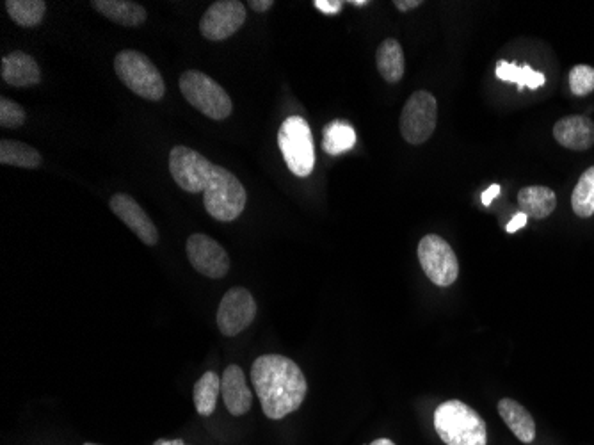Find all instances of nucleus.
<instances>
[{"instance_id": "f257e3e1", "label": "nucleus", "mask_w": 594, "mask_h": 445, "mask_svg": "<svg viewBox=\"0 0 594 445\" xmlns=\"http://www.w3.org/2000/svg\"><path fill=\"white\" fill-rule=\"evenodd\" d=\"M251 380L265 417L273 421L297 412L308 392L301 367L287 356H258L251 365Z\"/></svg>"}, {"instance_id": "f03ea898", "label": "nucleus", "mask_w": 594, "mask_h": 445, "mask_svg": "<svg viewBox=\"0 0 594 445\" xmlns=\"http://www.w3.org/2000/svg\"><path fill=\"white\" fill-rule=\"evenodd\" d=\"M434 429L447 445H486V422L472 406L445 401L434 412Z\"/></svg>"}, {"instance_id": "7ed1b4c3", "label": "nucleus", "mask_w": 594, "mask_h": 445, "mask_svg": "<svg viewBox=\"0 0 594 445\" xmlns=\"http://www.w3.org/2000/svg\"><path fill=\"white\" fill-rule=\"evenodd\" d=\"M114 70L118 79L141 98L159 102L166 93L159 68L137 50H123L114 57Z\"/></svg>"}, {"instance_id": "20e7f679", "label": "nucleus", "mask_w": 594, "mask_h": 445, "mask_svg": "<svg viewBox=\"0 0 594 445\" xmlns=\"http://www.w3.org/2000/svg\"><path fill=\"white\" fill-rule=\"evenodd\" d=\"M246 189L241 180L223 166H214L209 186L203 191L205 209L217 221H233L246 209Z\"/></svg>"}, {"instance_id": "39448f33", "label": "nucleus", "mask_w": 594, "mask_h": 445, "mask_svg": "<svg viewBox=\"0 0 594 445\" xmlns=\"http://www.w3.org/2000/svg\"><path fill=\"white\" fill-rule=\"evenodd\" d=\"M278 145L289 170L296 177H310L315 168L314 138L301 116H290L278 130Z\"/></svg>"}, {"instance_id": "423d86ee", "label": "nucleus", "mask_w": 594, "mask_h": 445, "mask_svg": "<svg viewBox=\"0 0 594 445\" xmlns=\"http://www.w3.org/2000/svg\"><path fill=\"white\" fill-rule=\"evenodd\" d=\"M185 100L210 120H225L233 111L232 98L212 77L198 70H187L180 77Z\"/></svg>"}, {"instance_id": "0eeeda50", "label": "nucleus", "mask_w": 594, "mask_h": 445, "mask_svg": "<svg viewBox=\"0 0 594 445\" xmlns=\"http://www.w3.org/2000/svg\"><path fill=\"white\" fill-rule=\"evenodd\" d=\"M438 122V102L429 91H415L401 113V134L410 145H424Z\"/></svg>"}, {"instance_id": "6e6552de", "label": "nucleus", "mask_w": 594, "mask_h": 445, "mask_svg": "<svg viewBox=\"0 0 594 445\" xmlns=\"http://www.w3.org/2000/svg\"><path fill=\"white\" fill-rule=\"evenodd\" d=\"M418 262L427 278L438 287H450L458 280L459 262L450 244L440 235H426L418 244Z\"/></svg>"}, {"instance_id": "1a4fd4ad", "label": "nucleus", "mask_w": 594, "mask_h": 445, "mask_svg": "<svg viewBox=\"0 0 594 445\" xmlns=\"http://www.w3.org/2000/svg\"><path fill=\"white\" fill-rule=\"evenodd\" d=\"M214 166L216 164H212L207 157L189 146H175L169 154L171 177L178 187L191 195L207 189Z\"/></svg>"}, {"instance_id": "9d476101", "label": "nucleus", "mask_w": 594, "mask_h": 445, "mask_svg": "<svg viewBox=\"0 0 594 445\" xmlns=\"http://www.w3.org/2000/svg\"><path fill=\"white\" fill-rule=\"evenodd\" d=\"M257 317V303L253 294L244 287H233L226 292L217 308V326L225 337L244 332Z\"/></svg>"}, {"instance_id": "9b49d317", "label": "nucleus", "mask_w": 594, "mask_h": 445, "mask_svg": "<svg viewBox=\"0 0 594 445\" xmlns=\"http://www.w3.org/2000/svg\"><path fill=\"white\" fill-rule=\"evenodd\" d=\"M187 259L191 266L203 276L223 278L230 271V257L225 248L209 235L193 234L187 243Z\"/></svg>"}, {"instance_id": "f8f14e48", "label": "nucleus", "mask_w": 594, "mask_h": 445, "mask_svg": "<svg viewBox=\"0 0 594 445\" xmlns=\"http://www.w3.org/2000/svg\"><path fill=\"white\" fill-rule=\"evenodd\" d=\"M246 22V8L239 0H217L201 18L200 31L207 40L223 41Z\"/></svg>"}, {"instance_id": "ddd939ff", "label": "nucleus", "mask_w": 594, "mask_h": 445, "mask_svg": "<svg viewBox=\"0 0 594 445\" xmlns=\"http://www.w3.org/2000/svg\"><path fill=\"white\" fill-rule=\"evenodd\" d=\"M109 207L146 246H155L159 243V230L155 227V223L132 196L123 195V193L114 195L109 202Z\"/></svg>"}, {"instance_id": "4468645a", "label": "nucleus", "mask_w": 594, "mask_h": 445, "mask_svg": "<svg viewBox=\"0 0 594 445\" xmlns=\"http://www.w3.org/2000/svg\"><path fill=\"white\" fill-rule=\"evenodd\" d=\"M2 81L13 88H31L41 82L40 65L36 59L22 50H15L6 57H2L0 65Z\"/></svg>"}, {"instance_id": "2eb2a0df", "label": "nucleus", "mask_w": 594, "mask_h": 445, "mask_svg": "<svg viewBox=\"0 0 594 445\" xmlns=\"http://www.w3.org/2000/svg\"><path fill=\"white\" fill-rule=\"evenodd\" d=\"M221 394H223L226 410L232 413L233 417H241L251 410L253 394L239 365L232 364L226 367L225 374L221 378Z\"/></svg>"}, {"instance_id": "dca6fc26", "label": "nucleus", "mask_w": 594, "mask_h": 445, "mask_svg": "<svg viewBox=\"0 0 594 445\" xmlns=\"http://www.w3.org/2000/svg\"><path fill=\"white\" fill-rule=\"evenodd\" d=\"M554 138L570 150H587L594 145V122L587 116H566L555 123Z\"/></svg>"}, {"instance_id": "f3484780", "label": "nucleus", "mask_w": 594, "mask_h": 445, "mask_svg": "<svg viewBox=\"0 0 594 445\" xmlns=\"http://www.w3.org/2000/svg\"><path fill=\"white\" fill-rule=\"evenodd\" d=\"M91 6L97 9L100 15L123 27H139L145 24L148 18L146 9L130 0H93Z\"/></svg>"}, {"instance_id": "a211bd4d", "label": "nucleus", "mask_w": 594, "mask_h": 445, "mask_svg": "<svg viewBox=\"0 0 594 445\" xmlns=\"http://www.w3.org/2000/svg\"><path fill=\"white\" fill-rule=\"evenodd\" d=\"M498 413L511 429L514 437L518 438L523 444H532L536 438V422L532 419L529 410L520 405L514 399H502L498 403Z\"/></svg>"}, {"instance_id": "6ab92c4d", "label": "nucleus", "mask_w": 594, "mask_h": 445, "mask_svg": "<svg viewBox=\"0 0 594 445\" xmlns=\"http://www.w3.org/2000/svg\"><path fill=\"white\" fill-rule=\"evenodd\" d=\"M518 203L527 218L546 219L555 211L557 198L550 187L529 186L518 193Z\"/></svg>"}, {"instance_id": "aec40b11", "label": "nucleus", "mask_w": 594, "mask_h": 445, "mask_svg": "<svg viewBox=\"0 0 594 445\" xmlns=\"http://www.w3.org/2000/svg\"><path fill=\"white\" fill-rule=\"evenodd\" d=\"M376 65L381 77L390 84L401 82L406 72V59H404V50L401 43L388 38L379 45L378 54H376Z\"/></svg>"}, {"instance_id": "412c9836", "label": "nucleus", "mask_w": 594, "mask_h": 445, "mask_svg": "<svg viewBox=\"0 0 594 445\" xmlns=\"http://www.w3.org/2000/svg\"><path fill=\"white\" fill-rule=\"evenodd\" d=\"M0 164L18 166L25 170H36L41 166V154L31 145H25L15 139L0 141Z\"/></svg>"}, {"instance_id": "4be33fe9", "label": "nucleus", "mask_w": 594, "mask_h": 445, "mask_svg": "<svg viewBox=\"0 0 594 445\" xmlns=\"http://www.w3.org/2000/svg\"><path fill=\"white\" fill-rule=\"evenodd\" d=\"M322 134V148L328 155L344 154L356 145V132L344 120H335L326 125Z\"/></svg>"}, {"instance_id": "5701e85b", "label": "nucleus", "mask_w": 594, "mask_h": 445, "mask_svg": "<svg viewBox=\"0 0 594 445\" xmlns=\"http://www.w3.org/2000/svg\"><path fill=\"white\" fill-rule=\"evenodd\" d=\"M221 394V378L216 373L203 374L194 385V406L201 417H210L216 412L217 397Z\"/></svg>"}, {"instance_id": "b1692460", "label": "nucleus", "mask_w": 594, "mask_h": 445, "mask_svg": "<svg viewBox=\"0 0 594 445\" xmlns=\"http://www.w3.org/2000/svg\"><path fill=\"white\" fill-rule=\"evenodd\" d=\"M497 77L500 81L514 82L518 84V89L523 88L538 89L545 84V75L541 72L532 70L530 66L513 65L507 61H500L497 66Z\"/></svg>"}, {"instance_id": "393cba45", "label": "nucleus", "mask_w": 594, "mask_h": 445, "mask_svg": "<svg viewBox=\"0 0 594 445\" xmlns=\"http://www.w3.org/2000/svg\"><path fill=\"white\" fill-rule=\"evenodd\" d=\"M6 9H8L11 20L20 27H36L45 17L47 2H43V0H8Z\"/></svg>"}, {"instance_id": "a878e982", "label": "nucleus", "mask_w": 594, "mask_h": 445, "mask_svg": "<svg viewBox=\"0 0 594 445\" xmlns=\"http://www.w3.org/2000/svg\"><path fill=\"white\" fill-rule=\"evenodd\" d=\"M571 207L578 218L594 216V166L587 168L578 178L577 186L571 195Z\"/></svg>"}, {"instance_id": "bb28decb", "label": "nucleus", "mask_w": 594, "mask_h": 445, "mask_svg": "<svg viewBox=\"0 0 594 445\" xmlns=\"http://www.w3.org/2000/svg\"><path fill=\"white\" fill-rule=\"evenodd\" d=\"M570 89L577 97H586L594 91V68L593 66L577 65L571 68Z\"/></svg>"}, {"instance_id": "cd10ccee", "label": "nucleus", "mask_w": 594, "mask_h": 445, "mask_svg": "<svg viewBox=\"0 0 594 445\" xmlns=\"http://www.w3.org/2000/svg\"><path fill=\"white\" fill-rule=\"evenodd\" d=\"M25 109L9 98H0V125L4 129H18L25 123Z\"/></svg>"}, {"instance_id": "c85d7f7f", "label": "nucleus", "mask_w": 594, "mask_h": 445, "mask_svg": "<svg viewBox=\"0 0 594 445\" xmlns=\"http://www.w3.org/2000/svg\"><path fill=\"white\" fill-rule=\"evenodd\" d=\"M314 6L326 15H337L342 11L344 2L342 0H315Z\"/></svg>"}, {"instance_id": "c756f323", "label": "nucleus", "mask_w": 594, "mask_h": 445, "mask_svg": "<svg viewBox=\"0 0 594 445\" xmlns=\"http://www.w3.org/2000/svg\"><path fill=\"white\" fill-rule=\"evenodd\" d=\"M525 225H527V214L518 212V214H514L513 219L509 221V225H507L506 230L509 232V234H514V232H518V230L525 227Z\"/></svg>"}, {"instance_id": "7c9ffc66", "label": "nucleus", "mask_w": 594, "mask_h": 445, "mask_svg": "<svg viewBox=\"0 0 594 445\" xmlns=\"http://www.w3.org/2000/svg\"><path fill=\"white\" fill-rule=\"evenodd\" d=\"M394 6L399 11H402V13H406V11H411V9L420 8L422 6V0H395Z\"/></svg>"}, {"instance_id": "2f4dec72", "label": "nucleus", "mask_w": 594, "mask_h": 445, "mask_svg": "<svg viewBox=\"0 0 594 445\" xmlns=\"http://www.w3.org/2000/svg\"><path fill=\"white\" fill-rule=\"evenodd\" d=\"M498 195H500V186H498V184H493V186L488 187V191L482 193V205L490 207L491 202H493Z\"/></svg>"}, {"instance_id": "473e14b6", "label": "nucleus", "mask_w": 594, "mask_h": 445, "mask_svg": "<svg viewBox=\"0 0 594 445\" xmlns=\"http://www.w3.org/2000/svg\"><path fill=\"white\" fill-rule=\"evenodd\" d=\"M249 6H251L253 11H257V13H265V11L273 8L274 2L273 0H251Z\"/></svg>"}, {"instance_id": "72a5a7b5", "label": "nucleus", "mask_w": 594, "mask_h": 445, "mask_svg": "<svg viewBox=\"0 0 594 445\" xmlns=\"http://www.w3.org/2000/svg\"><path fill=\"white\" fill-rule=\"evenodd\" d=\"M153 445H187L185 444L182 438H177V440H166V438H159L157 442Z\"/></svg>"}, {"instance_id": "f704fd0d", "label": "nucleus", "mask_w": 594, "mask_h": 445, "mask_svg": "<svg viewBox=\"0 0 594 445\" xmlns=\"http://www.w3.org/2000/svg\"><path fill=\"white\" fill-rule=\"evenodd\" d=\"M369 445H395V442H392L390 438H378V440H374V442Z\"/></svg>"}, {"instance_id": "c9c22d12", "label": "nucleus", "mask_w": 594, "mask_h": 445, "mask_svg": "<svg viewBox=\"0 0 594 445\" xmlns=\"http://www.w3.org/2000/svg\"><path fill=\"white\" fill-rule=\"evenodd\" d=\"M351 4H353V6H356V8H363V6H369V2H367V0H351Z\"/></svg>"}, {"instance_id": "e433bc0d", "label": "nucleus", "mask_w": 594, "mask_h": 445, "mask_svg": "<svg viewBox=\"0 0 594 445\" xmlns=\"http://www.w3.org/2000/svg\"><path fill=\"white\" fill-rule=\"evenodd\" d=\"M84 445H98V444H84Z\"/></svg>"}]
</instances>
